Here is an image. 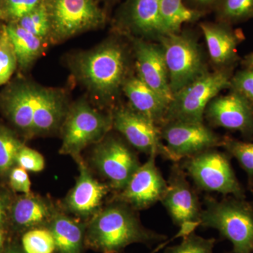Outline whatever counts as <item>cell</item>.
I'll use <instances>...</instances> for the list:
<instances>
[{
    "label": "cell",
    "instance_id": "obj_1",
    "mask_svg": "<svg viewBox=\"0 0 253 253\" xmlns=\"http://www.w3.org/2000/svg\"><path fill=\"white\" fill-rule=\"evenodd\" d=\"M167 239L145 227L135 210L118 201L98 211L86 226V247L101 253H120L129 245L152 246Z\"/></svg>",
    "mask_w": 253,
    "mask_h": 253
},
{
    "label": "cell",
    "instance_id": "obj_2",
    "mask_svg": "<svg viewBox=\"0 0 253 253\" xmlns=\"http://www.w3.org/2000/svg\"><path fill=\"white\" fill-rule=\"evenodd\" d=\"M78 79L101 102L109 104L122 90L128 78L127 51L121 43L109 41L80 54L74 64Z\"/></svg>",
    "mask_w": 253,
    "mask_h": 253
},
{
    "label": "cell",
    "instance_id": "obj_3",
    "mask_svg": "<svg viewBox=\"0 0 253 253\" xmlns=\"http://www.w3.org/2000/svg\"><path fill=\"white\" fill-rule=\"evenodd\" d=\"M200 226L217 230L232 244V253H253V204L226 196L221 201L206 196Z\"/></svg>",
    "mask_w": 253,
    "mask_h": 253
},
{
    "label": "cell",
    "instance_id": "obj_4",
    "mask_svg": "<svg viewBox=\"0 0 253 253\" xmlns=\"http://www.w3.org/2000/svg\"><path fill=\"white\" fill-rule=\"evenodd\" d=\"M231 158L226 152L211 149L181 160L180 165L201 191L246 199V191L236 177Z\"/></svg>",
    "mask_w": 253,
    "mask_h": 253
},
{
    "label": "cell",
    "instance_id": "obj_5",
    "mask_svg": "<svg viewBox=\"0 0 253 253\" xmlns=\"http://www.w3.org/2000/svg\"><path fill=\"white\" fill-rule=\"evenodd\" d=\"M158 43L162 48L173 96L209 72L202 49L190 33L166 35Z\"/></svg>",
    "mask_w": 253,
    "mask_h": 253
},
{
    "label": "cell",
    "instance_id": "obj_6",
    "mask_svg": "<svg viewBox=\"0 0 253 253\" xmlns=\"http://www.w3.org/2000/svg\"><path fill=\"white\" fill-rule=\"evenodd\" d=\"M231 77L230 70L222 68L209 71L184 86L173 96L164 123H204L208 105L221 91L230 89Z\"/></svg>",
    "mask_w": 253,
    "mask_h": 253
},
{
    "label": "cell",
    "instance_id": "obj_7",
    "mask_svg": "<svg viewBox=\"0 0 253 253\" xmlns=\"http://www.w3.org/2000/svg\"><path fill=\"white\" fill-rule=\"evenodd\" d=\"M113 127L112 117L100 113L84 100L68 110L62 126V144L60 153L76 161L86 146L98 144Z\"/></svg>",
    "mask_w": 253,
    "mask_h": 253
},
{
    "label": "cell",
    "instance_id": "obj_8",
    "mask_svg": "<svg viewBox=\"0 0 253 253\" xmlns=\"http://www.w3.org/2000/svg\"><path fill=\"white\" fill-rule=\"evenodd\" d=\"M167 182V190L161 203L174 225L179 228L176 236L184 237L200 226L202 206L179 162L173 163Z\"/></svg>",
    "mask_w": 253,
    "mask_h": 253
},
{
    "label": "cell",
    "instance_id": "obj_9",
    "mask_svg": "<svg viewBox=\"0 0 253 253\" xmlns=\"http://www.w3.org/2000/svg\"><path fill=\"white\" fill-rule=\"evenodd\" d=\"M49 38L61 42L99 27L104 16L94 0H48Z\"/></svg>",
    "mask_w": 253,
    "mask_h": 253
},
{
    "label": "cell",
    "instance_id": "obj_10",
    "mask_svg": "<svg viewBox=\"0 0 253 253\" xmlns=\"http://www.w3.org/2000/svg\"><path fill=\"white\" fill-rule=\"evenodd\" d=\"M160 131L173 163L222 146L224 138L204 123L168 121L160 126Z\"/></svg>",
    "mask_w": 253,
    "mask_h": 253
},
{
    "label": "cell",
    "instance_id": "obj_11",
    "mask_svg": "<svg viewBox=\"0 0 253 253\" xmlns=\"http://www.w3.org/2000/svg\"><path fill=\"white\" fill-rule=\"evenodd\" d=\"M91 161L96 169L109 181L110 187L121 191L141 166L139 158L119 138L106 135L96 144Z\"/></svg>",
    "mask_w": 253,
    "mask_h": 253
},
{
    "label": "cell",
    "instance_id": "obj_12",
    "mask_svg": "<svg viewBox=\"0 0 253 253\" xmlns=\"http://www.w3.org/2000/svg\"><path fill=\"white\" fill-rule=\"evenodd\" d=\"M113 127L129 144L145 154H155L173 162L172 156L163 143L159 126L129 106H120L113 111Z\"/></svg>",
    "mask_w": 253,
    "mask_h": 253
},
{
    "label": "cell",
    "instance_id": "obj_13",
    "mask_svg": "<svg viewBox=\"0 0 253 253\" xmlns=\"http://www.w3.org/2000/svg\"><path fill=\"white\" fill-rule=\"evenodd\" d=\"M156 155H151L146 162L141 164L126 186L118 191L116 201L135 211L148 209L158 201L161 202L168 182L156 166Z\"/></svg>",
    "mask_w": 253,
    "mask_h": 253
},
{
    "label": "cell",
    "instance_id": "obj_14",
    "mask_svg": "<svg viewBox=\"0 0 253 253\" xmlns=\"http://www.w3.org/2000/svg\"><path fill=\"white\" fill-rule=\"evenodd\" d=\"M204 117L212 126L239 131L248 139L253 138V104L236 91L214 98L208 105Z\"/></svg>",
    "mask_w": 253,
    "mask_h": 253
},
{
    "label": "cell",
    "instance_id": "obj_15",
    "mask_svg": "<svg viewBox=\"0 0 253 253\" xmlns=\"http://www.w3.org/2000/svg\"><path fill=\"white\" fill-rule=\"evenodd\" d=\"M133 51L138 77L170 104L173 94L162 48L159 43L135 38L132 40Z\"/></svg>",
    "mask_w": 253,
    "mask_h": 253
},
{
    "label": "cell",
    "instance_id": "obj_16",
    "mask_svg": "<svg viewBox=\"0 0 253 253\" xmlns=\"http://www.w3.org/2000/svg\"><path fill=\"white\" fill-rule=\"evenodd\" d=\"M79 176L74 187L65 200L70 212L83 218L92 217L110 191V186L95 179L82 158L76 161Z\"/></svg>",
    "mask_w": 253,
    "mask_h": 253
},
{
    "label": "cell",
    "instance_id": "obj_17",
    "mask_svg": "<svg viewBox=\"0 0 253 253\" xmlns=\"http://www.w3.org/2000/svg\"><path fill=\"white\" fill-rule=\"evenodd\" d=\"M39 87L27 83H14L1 97L5 116L27 136H33V116Z\"/></svg>",
    "mask_w": 253,
    "mask_h": 253
},
{
    "label": "cell",
    "instance_id": "obj_18",
    "mask_svg": "<svg viewBox=\"0 0 253 253\" xmlns=\"http://www.w3.org/2000/svg\"><path fill=\"white\" fill-rule=\"evenodd\" d=\"M207 46L210 59L218 69L225 68L235 61L237 49L242 41L241 33L234 31L230 25L203 23L200 25Z\"/></svg>",
    "mask_w": 253,
    "mask_h": 253
},
{
    "label": "cell",
    "instance_id": "obj_19",
    "mask_svg": "<svg viewBox=\"0 0 253 253\" xmlns=\"http://www.w3.org/2000/svg\"><path fill=\"white\" fill-rule=\"evenodd\" d=\"M122 91L129 101V107L159 127L162 126L167 114L169 101L138 76L128 77L123 84Z\"/></svg>",
    "mask_w": 253,
    "mask_h": 253
},
{
    "label": "cell",
    "instance_id": "obj_20",
    "mask_svg": "<svg viewBox=\"0 0 253 253\" xmlns=\"http://www.w3.org/2000/svg\"><path fill=\"white\" fill-rule=\"evenodd\" d=\"M56 211L47 200L32 194L15 198L10 212V222L18 230L46 227Z\"/></svg>",
    "mask_w": 253,
    "mask_h": 253
},
{
    "label": "cell",
    "instance_id": "obj_21",
    "mask_svg": "<svg viewBox=\"0 0 253 253\" xmlns=\"http://www.w3.org/2000/svg\"><path fill=\"white\" fill-rule=\"evenodd\" d=\"M131 32L146 41H159L168 35L159 11V0H130L126 14Z\"/></svg>",
    "mask_w": 253,
    "mask_h": 253
},
{
    "label": "cell",
    "instance_id": "obj_22",
    "mask_svg": "<svg viewBox=\"0 0 253 253\" xmlns=\"http://www.w3.org/2000/svg\"><path fill=\"white\" fill-rule=\"evenodd\" d=\"M67 111L61 91L40 86L33 116V136L49 134L57 129Z\"/></svg>",
    "mask_w": 253,
    "mask_h": 253
},
{
    "label": "cell",
    "instance_id": "obj_23",
    "mask_svg": "<svg viewBox=\"0 0 253 253\" xmlns=\"http://www.w3.org/2000/svg\"><path fill=\"white\" fill-rule=\"evenodd\" d=\"M86 224L56 212L46 227L54 237L56 253H83Z\"/></svg>",
    "mask_w": 253,
    "mask_h": 253
},
{
    "label": "cell",
    "instance_id": "obj_24",
    "mask_svg": "<svg viewBox=\"0 0 253 253\" xmlns=\"http://www.w3.org/2000/svg\"><path fill=\"white\" fill-rule=\"evenodd\" d=\"M5 28L18 66L22 69H28L41 55L44 41L23 29L17 23H10Z\"/></svg>",
    "mask_w": 253,
    "mask_h": 253
},
{
    "label": "cell",
    "instance_id": "obj_25",
    "mask_svg": "<svg viewBox=\"0 0 253 253\" xmlns=\"http://www.w3.org/2000/svg\"><path fill=\"white\" fill-rule=\"evenodd\" d=\"M159 11L168 35L180 33L183 25L199 21L205 14L189 8L184 0H159Z\"/></svg>",
    "mask_w": 253,
    "mask_h": 253
},
{
    "label": "cell",
    "instance_id": "obj_26",
    "mask_svg": "<svg viewBox=\"0 0 253 253\" xmlns=\"http://www.w3.org/2000/svg\"><path fill=\"white\" fill-rule=\"evenodd\" d=\"M23 146L16 133L0 123V177L7 178L16 166V158Z\"/></svg>",
    "mask_w": 253,
    "mask_h": 253
},
{
    "label": "cell",
    "instance_id": "obj_27",
    "mask_svg": "<svg viewBox=\"0 0 253 253\" xmlns=\"http://www.w3.org/2000/svg\"><path fill=\"white\" fill-rule=\"evenodd\" d=\"M215 9L221 23L243 22L253 18V0H219Z\"/></svg>",
    "mask_w": 253,
    "mask_h": 253
},
{
    "label": "cell",
    "instance_id": "obj_28",
    "mask_svg": "<svg viewBox=\"0 0 253 253\" xmlns=\"http://www.w3.org/2000/svg\"><path fill=\"white\" fill-rule=\"evenodd\" d=\"M222 147L231 158L237 160L246 172L249 189L253 192V142H245L226 136L223 138Z\"/></svg>",
    "mask_w": 253,
    "mask_h": 253
},
{
    "label": "cell",
    "instance_id": "obj_29",
    "mask_svg": "<svg viewBox=\"0 0 253 253\" xmlns=\"http://www.w3.org/2000/svg\"><path fill=\"white\" fill-rule=\"evenodd\" d=\"M22 249L26 253H54V237L47 227H38L25 231L21 239Z\"/></svg>",
    "mask_w": 253,
    "mask_h": 253
},
{
    "label": "cell",
    "instance_id": "obj_30",
    "mask_svg": "<svg viewBox=\"0 0 253 253\" xmlns=\"http://www.w3.org/2000/svg\"><path fill=\"white\" fill-rule=\"evenodd\" d=\"M17 23L42 41L47 39L50 35V19L46 1L18 20Z\"/></svg>",
    "mask_w": 253,
    "mask_h": 253
},
{
    "label": "cell",
    "instance_id": "obj_31",
    "mask_svg": "<svg viewBox=\"0 0 253 253\" xmlns=\"http://www.w3.org/2000/svg\"><path fill=\"white\" fill-rule=\"evenodd\" d=\"M17 65L14 48L4 26L0 31V86L9 81Z\"/></svg>",
    "mask_w": 253,
    "mask_h": 253
},
{
    "label": "cell",
    "instance_id": "obj_32",
    "mask_svg": "<svg viewBox=\"0 0 253 253\" xmlns=\"http://www.w3.org/2000/svg\"><path fill=\"white\" fill-rule=\"evenodd\" d=\"M215 244L214 238L206 239L193 231L182 237L180 244L168 247L164 253H213Z\"/></svg>",
    "mask_w": 253,
    "mask_h": 253
},
{
    "label": "cell",
    "instance_id": "obj_33",
    "mask_svg": "<svg viewBox=\"0 0 253 253\" xmlns=\"http://www.w3.org/2000/svg\"><path fill=\"white\" fill-rule=\"evenodd\" d=\"M230 89L242 95L253 104V66L232 76Z\"/></svg>",
    "mask_w": 253,
    "mask_h": 253
},
{
    "label": "cell",
    "instance_id": "obj_34",
    "mask_svg": "<svg viewBox=\"0 0 253 253\" xmlns=\"http://www.w3.org/2000/svg\"><path fill=\"white\" fill-rule=\"evenodd\" d=\"M16 166L29 172H40L44 169L45 161L42 155L38 151L24 145L18 152Z\"/></svg>",
    "mask_w": 253,
    "mask_h": 253
},
{
    "label": "cell",
    "instance_id": "obj_35",
    "mask_svg": "<svg viewBox=\"0 0 253 253\" xmlns=\"http://www.w3.org/2000/svg\"><path fill=\"white\" fill-rule=\"evenodd\" d=\"M44 1V0H5V11L9 18L18 21Z\"/></svg>",
    "mask_w": 253,
    "mask_h": 253
},
{
    "label": "cell",
    "instance_id": "obj_36",
    "mask_svg": "<svg viewBox=\"0 0 253 253\" xmlns=\"http://www.w3.org/2000/svg\"><path fill=\"white\" fill-rule=\"evenodd\" d=\"M8 184L14 193L29 194L31 193V182L28 171L18 166H15L8 174Z\"/></svg>",
    "mask_w": 253,
    "mask_h": 253
},
{
    "label": "cell",
    "instance_id": "obj_37",
    "mask_svg": "<svg viewBox=\"0 0 253 253\" xmlns=\"http://www.w3.org/2000/svg\"><path fill=\"white\" fill-rule=\"evenodd\" d=\"M15 197L12 193L0 184V228L4 229L10 222V212Z\"/></svg>",
    "mask_w": 253,
    "mask_h": 253
},
{
    "label": "cell",
    "instance_id": "obj_38",
    "mask_svg": "<svg viewBox=\"0 0 253 253\" xmlns=\"http://www.w3.org/2000/svg\"><path fill=\"white\" fill-rule=\"evenodd\" d=\"M184 3L191 9L206 13V11L215 9L219 0H184Z\"/></svg>",
    "mask_w": 253,
    "mask_h": 253
},
{
    "label": "cell",
    "instance_id": "obj_39",
    "mask_svg": "<svg viewBox=\"0 0 253 253\" xmlns=\"http://www.w3.org/2000/svg\"><path fill=\"white\" fill-rule=\"evenodd\" d=\"M0 253H26L22 249H19L17 246H9L6 249L0 250Z\"/></svg>",
    "mask_w": 253,
    "mask_h": 253
},
{
    "label": "cell",
    "instance_id": "obj_40",
    "mask_svg": "<svg viewBox=\"0 0 253 253\" xmlns=\"http://www.w3.org/2000/svg\"><path fill=\"white\" fill-rule=\"evenodd\" d=\"M244 64L246 66V67L253 66V53L247 55V56L245 57Z\"/></svg>",
    "mask_w": 253,
    "mask_h": 253
},
{
    "label": "cell",
    "instance_id": "obj_41",
    "mask_svg": "<svg viewBox=\"0 0 253 253\" xmlns=\"http://www.w3.org/2000/svg\"><path fill=\"white\" fill-rule=\"evenodd\" d=\"M4 242V229L0 228V250L2 249Z\"/></svg>",
    "mask_w": 253,
    "mask_h": 253
}]
</instances>
